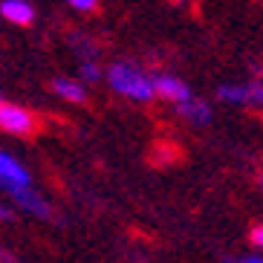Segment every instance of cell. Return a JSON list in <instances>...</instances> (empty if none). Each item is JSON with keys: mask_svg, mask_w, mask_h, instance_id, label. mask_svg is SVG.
Segmentation results:
<instances>
[{"mask_svg": "<svg viewBox=\"0 0 263 263\" xmlns=\"http://www.w3.org/2000/svg\"><path fill=\"white\" fill-rule=\"evenodd\" d=\"M107 84L119 96H124V99H130V101H151L154 99V81H151V76L130 61L110 64Z\"/></svg>", "mask_w": 263, "mask_h": 263, "instance_id": "obj_1", "label": "cell"}, {"mask_svg": "<svg viewBox=\"0 0 263 263\" xmlns=\"http://www.w3.org/2000/svg\"><path fill=\"white\" fill-rule=\"evenodd\" d=\"M0 188H3L9 197H12V194H17V191L32 188L29 171L17 162L12 154H6V151H0Z\"/></svg>", "mask_w": 263, "mask_h": 263, "instance_id": "obj_2", "label": "cell"}, {"mask_svg": "<svg viewBox=\"0 0 263 263\" xmlns=\"http://www.w3.org/2000/svg\"><path fill=\"white\" fill-rule=\"evenodd\" d=\"M38 127V119L32 116V110L21 107V104H0V130L15 133V136H29Z\"/></svg>", "mask_w": 263, "mask_h": 263, "instance_id": "obj_3", "label": "cell"}, {"mask_svg": "<svg viewBox=\"0 0 263 263\" xmlns=\"http://www.w3.org/2000/svg\"><path fill=\"white\" fill-rule=\"evenodd\" d=\"M217 99L220 101H229V104H240V107H257L263 101V87L260 81H252V84H223L217 87Z\"/></svg>", "mask_w": 263, "mask_h": 263, "instance_id": "obj_4", "label": "cell"}, {"mask_svg": "<svg viewBox=\"0 0 263 263\" xmlns=\"http://www.w3.org/2000/svg\"><path fill=\"white\" fill-rule=\"evenodd\" d=\"M151 81H154V96H159L165 101H174L177 107L182 101L191 99V87L177 76H151Z\"/></svg>", "mask_w": 263, "mask_h": 263, "instance_id": "obj_5", "label": "cell"}, {"mask_svg": "<svg viewBox=\"0 0 263 263\" xmlns=\"http://www.w3.org/2000/svg\"><path fill=\"white\" fill-rule=\"evenodd\" d=\"M0 17H6L9 24L29 26L35 21V6L29 0H3L0 3Z\"/></svg>", "mask_w": 263, "mask_h": 263, "instance_id": "obj_6", "label": "cell"}, {"mask_svg": "<svg viewBox=\"0 0 263 263\" xmlns=\"http://www.w3.org/2000/svg\"><path fill=\"white\" fill-rule=\"evenodd\" d=\"M12 200L21 205L24 211H29V214H35V217H44V220H49L52 217V209H49V202L41 197L35 188H26V191H17V194H12Z\"/></svg>", "mask_w": 263, "mask_h": 263, "instance_id": "obj_7", "label": "cell"}, {"mask_svg": "<svg viewBox=\"0 0 263 263\" xmlns=\"http://www.w3.org/2000/svg\"><path fill=\"white\" fill-rule=\"evenodd\" d=\"M179 116L188 119L191 124H197V127H202V124H209L211 122V107H209V101H202V99H188L179 104Z\"/></svg>", "mask_w": 263, "mask_h": 263, "instance_id": "obj_8", "label": "cell"}, {"mask_svg": "<svg viewBox=\"0 0 263 263\" xmlns=\"http://www.w3.org/2000/svg\"><path fill=\"white\" fill-rule=\"evenodd\" d=\"M52 90L61 99L72 101V104H81V101H87V87L81 84V81H76V78H55L52 81Z\"/></svg>", "mask_w": 263, "mask_h": 263, "instance_id": "obj_9", "label": "cell"}, {"mask_svg": "<svg viewBox=\"0 0 263 263\" xmlns=\"http://www.w3.org/2000/svg\"><path fill=\"white\" fill-rule=\"evenodd\" d=\"M81 78H84V81H99V78H101L99 64H96V61H84V64H81ZM84 81H81V84H84Z\"/></svg>", "mask_w": 263, "mask_h": 263, "instance_id": "obj_10", "label": "cell"}, {"mask_svg": "<svg viewBox=\"0 0 263 263\" xmlns=\"http://www.w3.org/2000/svg\"><path fill=\"white\" fill-rule=\"evenodd\" d=\"M70 9H76V12H87V15H90V12L99 9V3H96V0H70Z\"/></svg>", "mask_w": 263, "mask_h": 263, "instance_id": "obj_11", "label": "cell"}, {"mask_svg": "<svg viewBox=\"0 0 263 263\" xmlns=\"http://www.w3.org/2000/svg\"><path fill=\"white\" fill-rule=\"evenodd\" d=\"M249 240H252V246H255V249L263 246V226L260 223H255L252 229H249Z\"/></svg>", "mask_w": 263, "mask_h": 263, "instance_id": "obj_12", "label": "cell"}, {"mask_svg": "<svg viewBox=\"0 0 263 263\" xmlns=\"http://www.w3.org/2000/svg\"><path fill=\"white\" fill-rule=\"evenodd\" d=\"M226 263H263L260 260V255H246V257H226Z\"/></svg>", "mask_w": 263, "mask_h": 263, "instance_id": "obj_13", "label": "cell"}, {"mask_svg": "<svg viewBox=\"0 0 263 263\" xmlns=\"http://www.w3.org/2000/svg\"><path fill=\"white\" fill-rule=\"evenodd\" d=\"M0 263H21V260H17V257H15V255H9L6 249L0 246Z\"/></svg>", "mask_w": 263, "mask_h": 263, "instance_id": "obj_14", "label": "cell"}, {"mask_svg": "<svg viewBox=\"0 0 263 263\" xmlns=\"http://www.w3.org/2000/svg\"><path fill=\"white\" fill-rule=\"evenodd\" d=\"M0 104H3V99H0Z\"/></svg>", "mask_w": 263, "mask_h": 263, "instance_id": "obj_15", "label": "cell"}]
</instances>
